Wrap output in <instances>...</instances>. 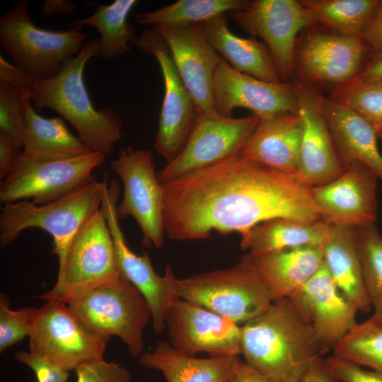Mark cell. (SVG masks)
<instances>
[{
	"label": "cell",
	"mask_w": 382,
	"mask_h": 382,
	"mask_svg": "<svg viewBox=\"0 0 382 382\" xmlns=\"http://www.w3.org/2000/svg\"><path fill=\"white\" fill-rule=\"evenodd\" d=\"M161 185L163 229L173 241L206 239L214 231L242 236L279 217L304 222L321 219L310 189L294 175L238 151Z\"/></svg>",
	"instance_id": "obj_1"
},
{
	"label": "cell",
	"mask_w": 382,
	"mask_h": 382,
	"mask_svg": "<svg viewBox=\"0 0 382 382\" xmlns=\"http://www.w3.org/2000/svg\"><path fill=\"white\" fill-rule=\"evenodd\" d=\"M98 39L91 40L58 74L35 79L0 56V80L30 92V102L38 112L50 108L75 128L91 151L107 156L122 137V118L112 109L94 108L83 80L86 62L98 56Z\"/></svg>",
	"instance_id": "obj_2"
},
{
	"label": "cell",
	"mask_w": 382,
	"mask_h": 382,
	"mask_svg": "<svg viewBox=\"0 0 382 382\" xmlns=\"http://www.w3.org/2000/svg\"><path fill=\"white\" fill-rule=\"evenodd\" d=\"M245 362L272 382H300L323 354L313 327L288 299L274 301L241 327Z\"/></svg>",
	"instance_id": "obj_3"
},
{
	"label": "cell",
	"mask_w": 382,
	"mask_h": 382,
	"mask_svg": "<svg viewBox=\"0 0 382 382\" xmlns=\"http://www.w3.org/2000/svg\"><path fill=\"white\" fill-rule=\"evenodd\" d=\"M29 1L16 2L0 18V45L13 65L35 79L60 73L83 46L81 27L67 31L44 30L28 13Z\"/></svg>",
	"instance_id": "obj_4"
},
{
	"label": "cell",
	"mask_w": 382,
	"mask_h": 382,
	"mask_svg": "<svg viewBox=\"0 0 382 382\" xmlns=\"http://www.w3.org/2000/svg\"><path fill=\"white\" fill-rule=\"evenodd\" d=\"M102 183L95 179L50 203L27 199L5 204L0 214V245L4 248L23 230L37 227L53 238V253L60 264L68 245L83 224L100 209Z\"/></svg>",
	"instance_id": "obj_5"
},
{
	"label": "cell",
	"mask_w": 382,
	"mask_h": 382,
	"mask_svg": "<svg viewBox=\"0 0 382 382\" xmlns=\"http://www.w3.org/2000/svg\"><path fill=\"white\" fill-rule=\"evenodd\" d=\"M67 305L93 333L119 337L132 357L144 352L143 331L152 319L151 313L140 292L122 274L84 291Z\"/></svg>",
	"instance_id": "obj_6"
},
{
	"label": "cell",
	"mask_w": 382,
	"mask_h": 382,
	"mask_svg": "<svg viewBox=\"0 0 382 382\" xmlns=\"http://www.w3.org/2000/svg\"><path fill=\"white\" fill-rule=\"evenodd\" d=\"M122 275L113 239L101 210L90 216L69 242L54 286L37 298L67 304L89 289Z\"/></svg>",
	"instance_id": "obj_7"
},
{
	"label": "cell",
	"mask_w": 382,
	"mask_h": 382,
	"mask_svg": "<svg viewBox=\"0 0 382 382\" xmlns=\"http://www.w3.org/2000/svg\"><path fill=\"white\" fill-rule=\"evenodd\" d=\"M105 157L97 152L66 158L23 151L1 183L0 201L32 199L37 205L56 201L94 180L92 171Z\"/></svg>",
	"instance_id": "obj_8"
},
{
	"label": "cell",
	"mask_w": 382,
	"mask_h": 382,
	"mask_svg": "<svg viewBox=\"0 0 382 382\" xmlns=\"http://www.w3.org/2000/svg\"><path fill=\"white\" fill-rule=\"evenodd\" d=\"M178 296L230 319L245 324L264 312L273 302L272 294L248 265L175 279Z\"/></svg>",
	"instance_id": "obj_9"
},
{
	"label": "cell",
	"mask_w": 382,
	"mask_h": 382,
	"mask_svg": "<svg viewBox=\"0 0 382 382\" xmlns=\"http://www.w3.org/2000/svg\"><path fill=\"white\" fill-rule=\"evenodd\" d=\"M28 337L30 353L69 372L103 358L110 339L89 330L67 304L53 301L35 310Z\"/></svg>",
	"instance_id": "obj_10"
},
{
	"label": "cell",
	"mask_w": 382,
	"mask_h": 382,
	"mask_svg": "<svg viewBox=\"0 0 382 382\" xmlns=\"http://www.w3.org/2000/svg\"><path fill=\"white\" fill-rule=\"evenodd\" d=\"M101 183L100 209L113 239L119 270L146 300L151 313L153 329L155 333L161 334L166 328L165 318L168 311L180 299L175 289L176 277L169 265H166L164 276L158 274L147 252L140 256L129 248L117 213L118 183L114 180L108 183L107 175Z\"/></svg>",
	"instance_id": "obj_11"
},
{
	"label": "cell",
	"mask_w": 382,
	"mask_h": 382,
	"mask_svg": "<svg viewBox=\"0 0 382 382\" xmlns=\"http://www.w3.org/2000/svg\"><path fill=\"white\" fill-rule=\"evenodd\" d=\"M159 64L164 96L155 137L154 149L167 163L183 150L198 115L197 105L183 83L170 51L154 27L144 30L132 42Z\"/></svg>",
	"instance_id": "obj_12"
},
{
	"label": "cell",
	"mask_w": 382,
	"mask_h": 382,
	"mask_svg": "<svg viewBox=\"0 0 382 382\" xmlns=\"http://www.w3.org/2000/svg\"><path fill=\"white\" fill-rule=\"evenodd\" d=\"M368 48L361 36L313 30L298 37L294 71L299 80L316 88H332L355 78L366 63Z\"/></svg>",
	"instance_id": "obj_13"
},
{
	"label": "cell",
	"mask_w": 382,
	"mask_h": 382,
	"mask_svg": "<svg viewBox=\"0 0 382 382\" xmlns=\"http://www.w3.org/2000/svg\"><path fill=\"white\" fill-rule=\"evenodd\" d=\"M111 169L121 178L124 190L117 206L119 219L132 216L142 231V244L146 248L163 246V189L158 181L149 149H134L129 146L120 149Z\"/></svg>",
	"instance_id": "obj_14"
},
{
	"label": "cell",
	"mask_w": 382,
	"mask_h": 382,
	"mask_svg": "<svg viewBox=\"0 0 382 382\" xmlns=\"http://www.w3.org/2000/svg\"><path fill=\"white\" fill-rule=\"evenodd\" d=\"M260 119L250 115L235 118L218 113L198 112L193 128L180 153L157 173L165 183L212 166L237 152Z\"/></svg>",
	"instance_id": "obj_15"
},
{
	"label": "cell",
	"mask_w": 382,
	"mask_h": 382,
	"mask_svg": "<svg viewBox=\"0 0 382 382\" xmlns=\"http://www.w3.org/2000/svg\"><path fill=\"white\" fill-rule=\"evenodd\" d=\"M227 16L253 37L264 40L282 81L292 75L298 34L313 25L300 1H248L244 8Z\"/></svg>",
	"instance_id": "obj_16"
},
{
	"label": "cell",
	"mask_w": 382,
	"mask_h": 382,
	"mask_svg": "<svg viewBox=\"0 0 382 382\" xmlns=\"http://www.w3.org/2000/svg\"><path fill=\"white\" fill-rule=\"evenodd\" d=\"M165 325L172 347L182 354L195 356L206 352L210 357L241 354V327L196 303L178 299L168 311Z\"/></svg>",
	"instance_id": "obj_17"
},
{
	"label": "cell",
	"mask_w": 382,
	"mask_h": 382,
	"mask_svg": "<svg viewBox=\"0 0 382 382\" xmlns=\"http://www.w3.org/2000/svg\"><path fill=\"white\" fill-rule=\"evenodd\" d=\"M378 177L366 165L354 161L335 180L310 189L320 218L329 225L354 228L375 224Z\"/></svg>",
	"instance_id": "obj_18"
},
{
	"label": "cell",
	"mask_w": 382,
	"mask_h": 382,
	"mask_svg": "<svg viewBox=\"0 0 382 382\" xmlns=\"http://www.w3.org/2000/svg\"><path fill=\"white\" fill-rule=\"evenodd\" d=\"M288 299L298 316L313 327L323 354L358 324L357 309L341 292L324 260Z\"/></svg>",
	"instance_id": "obj_19"
},
{
	"label": "cell",
	"mask_w": 382,
	"mask_h": 382,
	"mask_svg": "<svg viewBox=\"0 0 382 382\" xmlns=\"http://www.w3.org/2000/svg\"><path fill=\"white\" fill-rule=\"evenodd\" d=\"M212 95L216 112L224 117H232L236 108L248 109L260 120L299 112L294 83L256 79L233 69L221 57L214 76Z\"/></svg>",
	"instance_id": "obj_20"
},
{
	"label": "cell",
	"mask_w": 382,
	"mask_h": 382,
	"mask_svg": "<svg viewBox=\"0 0 382 382\" xmlns=\"http://www.w3.org/2000/svg\"><path fill=\"white\" fill-rule=\"evenodd\" d=\"M154 28L164 40L198 112L217 113L214 105L212 86L221 56L208 41L202 23Z\"/></svg>",
	"instance_id": "obj_21"
},
{
	"label": "cell",
	"mask_w": 382,
	"mask_h": 382,
	"mask_svg": "<svg viewBox=\"0 0 382 382\" xmlns=\"http://www.w3.org/2000/svg\"><path fill=\"white\" fill-rule=\"evenodd\" d=\"M302 136L296 178L311 187L328 183L344 170L318 102V92L299 80L294 83Z\"/></svg>",
	"instance_id": "obj_22"
},
{
	"label": "cell",
	"mask_w": 382,
	"mask_h": 382,
	"mask_svg": "<svg viewBox=\"0 0 382 382\" xmlns=\"http://www.w3.org/2000/svg\"><path fill=\"white\" fill-rule=\"evenodd\" d=\"M302 129L299 112L282 113L262 119L238 153L248 159L295 175Z\"/></svg>",
	"instance_id": "obj_23"
},
{
	"label": "cell",
	"mask_w": 382,
	"mask_h": 382,
	"mask_svg": "<svg viewBox=\"0 0 382 382\" xmlns=\"http://www.w3.org/2000/svg\"><path fill=\"white\" fill-rule=\"evenodd\" d=\"M318 98L343 168L351 162L361 163L374 170L382 182V155L371 125L332 98L318 92Z\"/></svg>",
	"instance_id": "obj_24"
},
{
	"label": "cell",
	"mask_w": 382,
	"mask_h": 382,
	"mask_svg": "<svg viewBox=\"0 0 382 382\" xmlns=\"http://www.w3.org/2000/svg\"><path fill=\"white\" fill-rule=\"evenodd\" d=\"M323 260V246L308 245L262 254L248 253L240 262L260 277L274 301L289 298L314 274Z\"/></svg>",
	"instance_id": "obj_25"
},
{
	"label": "cell",
	"mask_w": 382,
	"mask_h": 382,
	"mask_svg": "<svg viewBox=\"0 0 382 382\" xmlns=\"http://www.w3.org/2000/svg\"><path fill=\"white\" fill-rule=\"evenodd\" d=\"M323 260L335 284L359 311L369 312L366 292L354 227L330 225L323 245Z\"/></svg>",
	"instance_id": "obj_26"
},
{
	"label": "cell",
	"mask_w": 382,
	"mask_h": 382,
	"mask_svg": "<svg viewBox=\"0 0 382 382\" xmlns=\"http://www.w3.org/2000/svg\"><path fill=\"white\" fill-rule=\"evenodd\" d=\"M202 26L209 43L233 69L267 82L283 81L266 45L255 37L234 35L226 14L212 18Z\"/></svg>",
	"instance_id": "obj_27"
},
{
	"label": "cell",
	"mask_w": 382,
	"mask_h": 382,
	"mask_svg": "<svg viewBox=\"0 0 382 382\" xmlns=\"http://www.w3.org/2000/svg\"><path fill=\"white\" fill-rule=\"evenodd\" d=\"M238 356L199 359L182 354L171 345L159 341L155 348L144 352L139 363L160 371L167 382H228Z\"/></svg>",
	"instance_id": "obj_28"
},
{
	"label": "cell",
	"mask_w": 382,
	"mask_h": 382,
	"mask_svg": "<svg viewBox=\"0 0 382 382\" xmlns=\"http://www.w3.org/2000/svg\"><path fill=\"white\" fill-rule=\"evenodd\" d=\"M329 224L320 219L304 222L289 218L263 221L241 236V248L262 254L308 245L323 246Z\"/></svg>",
	"instance_id": "obj_29"
},
{
	"label": "cell",
	"mask_w": 382,
	"mask_h": 382,
	"mask_svg": "<svg viewBox=\"0 0 382 382\" xmlns=\"http://www.w3.org/2000/svg\"><path fill=\"white\" fill-rule=\"evenodd\" d=\"M22 91L25 151L37 155L77 157L94 152L75 137L60 117L45 118L31 105L30 92Z\"/></svg>",
	"instance_id": "obj_30"
},
{
	"label": "cell",
	"mask_w": 382,
	"mask_h": 382,
	"mask_svg": "<svg viewBox=\"0 0 382 382\" xmlns=\"http://www.w3.org/2000/svg\"><path fill=\"white\" fill-rule=\"evenodd\" d=\"M136 0H115L108 6L98 5L91 16L79 19L70 25L81 27L88 25L100 33L98 56L112 59L130 50L129 42L136 37L127 22L129 13L137 4Z\"/></svg>",
	"instance_id": "obj_31"
},
{
	"label": "cell",
	"mask_w": 382,
	"mask_h": 382,
	"mask_svg": "<svg viewBox=\"0 0 382 382\" xmlns=\"http://www.w3.org/2000/svg\"><path fill=\"white\" fill-rule=\"evenodd\" d=\"M380 0H301L313 25L361 36Z\"/></svg>",
	"instance_id": "obj_32"
},
{
	"label": "cell",
	"mask_w": 382,
	"mask_h": 382,
	"mask_svg": "<svg viewBox=\"0 0 382 382\" xmlns=\"http://www.w3.org/2000/svg\"><path fill=\"white\" fill-rule=\"evenodd\" d=\"M246 0H178L159 9L139 13L138 23L156 27L204 23L223 14L244 8Z\"/></svg>",
	"instance_id": "obj_33"
},
{
	"label": "cell",
	"mask_w": 382,
	"mask_h": 382,
	"mask_svg": "<svg viewBox=\"0 0 382 382\" xmlns=\"http://www.w3.org/2000/svg\"><path fill=\"white\" fill-rule=\"evenodd\" d=\"M333 354L382 373V323L374 315L332 347Z\"/></svg>",
	"instance_id": "obj_34"
},
{
	"label": "cell",
	"mask_w": 382,
	"mask_h": 382,
	"mask_svg": "<svg viewBox=\"0 0 382 382\" xmlns=\"http://www.w3.org/2000/svg\"><path fill=\"white\" fill-rule=\"evenodd\" d=\"M330 97L363 117L382 141V81L353 79L332 88Z\"/></svg>",
	"instance_id": "obj_35"
},
{
	"label": "cell",
	"mask_w": 382,
	"mask_h": 382,
	"mask_svg": "<svg viewBox=\"0 0 382 382\" xmlns=\"http://www.w3.org/2000/svg\"><path fill=\"white\" fill-rule=\"evenodd\" d=\"M366 292L382 323V236L375 224L355 228Z\"/></svg>",
	"instance_id": "obj_36"
},
{
	"label": "cell",
	"mask_w": 382,
	"mask_h": 382,
	"mask_svg": "<svg viewBox=\"0 0 382 382\" xmlns=\"http://www.w3.org/2000/svg\"><path fill=\"white\" fill-rule=\"evenodd\" d=\"M0 133L23 146L25 124L22 112V91L0 80Z\"/></svg>",
	"instance_id": "obj_37"
},
{
	"label": "cell",
	"mask_w": 382,
	"mask_h": 382,
	"mask_svg": "<svg viewBox=\"0 0 382 382\" xmlns=\"http://www.w3.org/2000/svg\"><path fill=\"white\" fill-rule=\"evenodd\" d=\"M36 308L25 307L16 311L9 308V300L0 294V352L29 336Z\"/></svg>",
	"instance_id": "obj_38"
},
{
	"label": "cell",
	"mask_w": 382,
	"mask_h": 382,
	"mask_svg": "<svg viewBox=\"0 0 382 382\" xmlns=\"http://www.w3.org/2000/svg\"><path fill=\"white\" fill-rule=\"evenodd\" d=\"M76 382H129L131 375L125 368L103 358L93 359L79 364L74 369Z\"/></svg>",
	"instance_id": "obj_39"
},
{
	"label": "cell",
	"mask_w": 382,
	"mask_h": 382,
	"mask_svg": "<svg viewBox=\"0 0 382 382\" xmlns=\"http://www.w3.org/2000/svg\"><path fill=\"white\" fill-rule=\"evenodd\" d=\"M330 374L340 382H382V373L368 371L361 366L332 354L323 359Z\"/></svg>",
	"instance_id": "obj_40"
},
{
	"label": "cell",
	"mask_w": 382,
	"mask_h": 382,
	"mask_svg": "<svg viewBox=\"0 0 382 382\" xmlns=\"http://www.w3.org/2000/svg\"><path fill=\"white\" fill-rule=\"evenodd\" d=\"M15 357L34 371L37 382H66L69 378V371L58 368L30 352H17Z\"/></svg>",
	"instance_id": "obj_41"
},
{
	"label": "cell",
	"mask_w": 382,
	"mask_h": 382,
	"mask_svg": "<svg viewBox=\"0 0 382 382\" xmlns=\"http://www.w3.org/2000/svg\"><path fill=\"white\" fill-rule=\"evenodd\" d=\"M361 37L371 57L382 52V0L379 1Z\"/></svg>",
	"instance_id": "obj_42"
},
{
	"label": "cell",
	"mask_w": 382,
	"mask_h": 382,
	"mask_svg": "<svg viewBox=\"0 0 382 382\" xmlns=\"http://www.w3.org/2000/svg\"><path fill=\"white\" fill-rule=\"evenodd\" d=\"M11 138L0 133V178L4 179L15 164L21 151Z\"/></svg>",
	"instance_id": "obj_43"
},
{
	"label": "cell",
	"mask_w": 382,
	"mask_h": 382,
	"mask_svg": "<svg viewBox=\"0 0 382 382\" xmlns=\"http://www.w3.org/2000/svg\"><path fill=\"white\" fill-rule=\"evenodd\" d=\"M228 382H272L238 357L233 367V373Z\"/></svg>",
	"instance_id": "obj_44"
},
{
	"label": "cell",
	"mask_w": 382,
	"mask_h": 382,
	"mask_svg": "<svg viewBox=\"0 0 382 382\" xmlns=\"http://www.w3.org/2000/svg\"><path fill=\"white\" fill-rule=\"evenodd\" d=\"M354 79L363 81H382V52L371 56L359 74Z\"/></svg>",
	"instance_id": "obj_45"
},
{
	"label": "cell",
	"mask_w": 382,
	"mask_h": 382,
	"mask_svg": "<svg viewBox=\"0 0 382 382\" xmlns=\"http://www.w3.org/2000/svg\"><path fill=\"white\" fill-rule=\"evenodd\" d=\"M300 382H338L328 371L323 359L316 361L306 371Z\"/></svg>",
	"instance_id": "obj_46"
},
{
	"label": "cell",
	"mask_w": 382,
	"mask_h": 382,
	"mask_svg": "<svg viewBox=\"0 0 382 382\" xmlns=\"http://www.w3.org/2000/svg\"><path fill=\"white\" fill-rule=\"evenodd\" d=\"M75 8V4L71 1L45 0L42 7V13L45 17L66 15L74 12Z\"/></svg>",
	"instance_id": "obj_47"
}]
</instances>
